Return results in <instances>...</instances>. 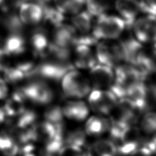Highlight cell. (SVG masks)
Returning <instances> with one entry per match:
<instances>
[{
	"label": "cell",
	"instance_id": "d6a6232c",
	"mask_svg": "<svg viewBox=\"0 0 156 156\" xmlns=\"http://www.w3.org/2000/svg\"><path fill=\"white\" fill-rule=\"evenodd\" d=\"M143 14L156 16V0L143 1Z\"/></svg>",
	"mask_w": 156,
	"mask_h": 156
},
{
	"label": "cell",
	"instance_id": "9a60e30c",
	"mask_svg": "<svg viewBox=\"0 0 156 156\" xmlns=\"http://www.w3.org/2000/svg\"><path fill=\"white\" fill-rule=\"evenodd\" d=\"M60 131H63V125H55L47 120L35 123L33 127L34 140L40 141L44 144L52 140Z\"/></svg>",
	"mask_w": 156,
	"mask_h": 156
},
{
	"label": "cell",
	"instance_id": "83f0119b",
	"mask_svg": "<svg viewBox=\"0 0 156 156\" xmlns=\"http://www.w3.org/2000/svg\"><path fill=\"white\" fill-rule=\"evenodd\" d=\"M0 151L5 156H16L19 151V145L7 133L0 135Z\"/></svg>",
	"mask_w": 156,
	"mask_h": 156
},
{
	"label": "cell",
	"instance_id": "ffe728a7",
	"mask_svg": "<svg viewBox=\"0 0 156 156\" xmlns=\"http://www.w3.org/2000/svg\"><path fill=\"white\" fill-rule=\"evenodd\" d=\"M91 156H116L117 144L114 141L101 140L96 141L89 149Z\"/></svg>",
	"mask_w": 156,
	"mask_h": 156
},
{
	"label": "cell",
	"instance_id": "5b68a950",
	"mask_svg": "<svg viewBox=\"0 0 156 156\" xmlns=\"http://www.w3.org/2000/svg\"><path fill=\"white\" fill-rule=\"evenodd\" d=\"M96 58L98 63L114 68L121 61H125V54L121 43L102 42L96 50Z\"/></svg>",
	"mask_w": 156,
	"mask_h": 156
},
{
	"label": "cell",
	"instance_id": "8992f818",
	"mask_svg": "<svg viewBox=\"0 0 156 156\" xmlns=\"http://www.w3.org/2000/svg\"><path fill=\"white\" fill-rule=\"evenodd\" d=\"M88 102L94 111L101 114H109L116 107L118 101L109 89H94L89 94Z\"/></svg>",
	"mask_w": 156,
	"mask_h": 156
},
{
	"label": "cell",
	"instance_id": "d590c367",
	"mask_svg": "<svg viewBox=\"0 0 156 156\" xmlns=\"http://www.w3.org/2000/svg\"><path fill=\"white\" fill-rule=\"evenodd\" d=\"M8 87L6 81L0 77V100L6 98L8 95Z\"/></svg>",
	"mask_w": 156,
	"mask_h": 156
},
{
	"label": "cell",
	"instance_id": "1f68e13d",
	"mask_svg": "<svg viewBox=\"0 0 156 156\" xmlns=\"http://www.w3.org/2000/svg\"><path fill=\"white\" fill-rule=\"evenodd\" d=\"M4 74V80L10 83H17L21 82L23 79H25L26 76L17 67L11 68L8 67L2 72Z\"/></svg>",
	"mask_w": 156,
	"mask_h": 156
},
{
	"label": "cell",
	"instance_id": "b9f144b4",
	"mask_svg": "<svg viewBox=\"0 0 156 156\" xmlns=\"http://www.w3.org/2000/svg\"><path fill=\"white\" fill-rule=\"evenodd\" d=\"M4 1H5V0H0V5H2V4H3Z\"/></svg>",
	"mask_w": 156,
	"mask_h": 156
},
{
	"label": "cell",
	"instance_id": "603a6c76",
	"mask_svg": "<svg viewBox=\"0 0 156 156\" xmlns=\"http://www.w3.org/2000/svg\"><path fill=\"white\" fill-rule=\"evenodd\" d=\"M55 6L64 15H74L80 11L85 4V0H53Z\"/></svg>",
	"mask_w": 156,
	"mask_h": 156
},
{
	"label": "cell",
	"instance_id": "4fadbf2b",
	"mask_svg": "<svg viewBox=\"0 0 156 156\" xmlns=\"http://www.w3.org/2000/svg\"><path fill=\"white\" fill-rule=\"evenodd\" d=\"M78 35L79 33L73 26L63 23L55 27L52 42L57 46L70 49L75 45Z\"/></svg>",
	"mask_w": 156,
	"mask_h": 156
},
{
	"label": "cell",
	"instance_id": "ac0fdd59",
	"mask_svg": "<svg viewBox=\"0 0 156 156\" xmlns=\"http://www.w3.org/2000/svg\"><path fill=\"white\" fill-rule=\"evenodd\" d=\"M31 45L34 54L43 58H45L52 45L46 34L43 30H37L31 37Z\"/></svg>",
	"mask_w": 156,
	"mask_h": 156
},
{
	"label": "cell",
	"instance_id": "6da1fadb",
	"mask_svg": "<svg viewBox=\"0 0 156 156\" xmlns=\"http://www.w3.org/2000/svg\"><path fill=\"white\" fill-rule=\"evenodd\" d=\"M127 28L126 23L120 16L107 13L97 17L92 28V35L98 40L115 39L119 37Z\"/></svg>",
	"mask_w": 156,
	"mask_h": 156
},
{
	"label": "cell",
	"instance_id": "4dcf8cb0",
	"mask_svg": "<svg viewBox=\"0 0 156 156\" xmlns=\"http://www.w3.org/2000/svg\"><path fill=\"white\" fill-rule=\"evenodd\" d=\"M140 127L142 130L147 133H156V112H147L142 118Z\"/></svg>",
	"mask_w": 156,
	"mask_h": 156
},
{
	"label": "cell",
	"instance_id": "e0dca14e",
	"mask_svg": "<svg viewBox=\"0 0 156 156\" xmlns=\"http://www.w3.org/2000/svg\"><path fill=\"white\" fill-rule=\"evenodd\" d=\"M26 99L20 90L13 93L8 99L4 107V111L6 117H15L25 111Z\"/></svg>",
	"mask_w": 156,
	"mask_h": 156
},
{
	"label": "cell",
	"instance_id": "7c38bea8",
	"mask_svg": "<svg viewBox=\"0 0 156 156\" xmlns=\"http://www.w3.org/2000/svg\"><path fill=\"white\" fill-rule=\"evenodd\" d=\"M18 9V15L23 25H37L44 20V7L37 2L27 1Z\"/></svg>",
	"mask_w": 156,
	"mask_h": 156
},
{
	"label": "cell",
	"instance_id": "8fae6325",
	"mask_svg": "<svg viewBox=\"0 0 156 156\" xmlns=\"http://www.w3.org/2000/svg\"><path fill=\"white\" fill-rule=\"evenodd\" d=\"M114 74V82L125 88L126 90L135 83L141 81L144 82V78L138 68L129 63L118 66L115 68Z\"/></svg>",
	"mask_w": 156,
	"mask_h": 156
},
{
	"label": "cell",
	"instance_id": "f546056e",
	"mask_svg": "<svg viewBox=\"0 0 156 156\" xmlns=\"http://www.w3.org/2000/svg\"><path fill=\"white\" fill-rule=\"evenodd\" d=\"M44 117L45 120L52 123L53 125H63L64 115L61 107L55 105L48 107L44 112Z\"/></svg>",
	"mask_w": 156,
	"mask_h": 156
},
{
	"label": "cell",
	"instance_id": "44dd1931",
	"mask_svg": "<svg viewBox=\"0 0 156 156\" xmlns=\"http://www.w3.org/2000/svg\"><path fill=\"white\" fill-rule=\"evenodd\" d=\"M3 49L9 56H17L26 50V41L21 34H11L6 39Z\"/></svg>",
	"mask_w": 156,
	"mask_h": 156
},
{
	"label": "cell",
	"instance_id": "2e32d148",
	"mask_svg": "<svg viewBox=\"0 0 156 156\" xmlns=\"http://www.w3.org/2000/svg\"><path fill=\"white\" fill-rule=\"evenodd\" d=\"M64 116L70 120L81 121L87 118L89 108L84 102L76 101L67 103L62 107Z\"/></svg>",
	"mask_w": 156,
	"mask_h": 156
},
{
	"label": "cell",
	"instance_id": "277c9868",
	"mask_svg": "<svg viewBox=\"0 0 156 156\" xmlns=\"http://www.w3.org/2000/svg\"><path fill=\"white\" fill-rule=\"evenodd\" d=\"M26 101L37 105H47L54 98V91L46 82L42 80L32 81L19 90Z\"/></svg>",
	"mask_w": 156,
	"mask_h": 156
},
{
	"label": "cell",
	"instance_id": "7a4b0ae2",
	"mask_svg": "<svg viewBox=\"0 0 156 156\" xmlns=\"http://www.w3.org/2000/svg\"><path fill=\"white\" fill-rule=\"evenodd\" d=\"M62 90L69 98H82L90 92V82L84 75L74 69L69 71L61 79Z\"/></svg>",
	"mask_w": 156,
	"mask_h": 156
},
{
	"label": "cell",
	"instance_id": "8d00e7d4",
	"mask_svg": "<svg viewBox=\"0 0 156 156\" xmlns=\"http://www.w3.org/2000/svg\"><path fill=\"white\" fill-rule=\"evenodd\" d=\"M149 145L153 154L156 155V136L149 140Z\"/></svg>",
	"mask_w": 156,
	"mask_h": 156
},
{
	"label": "cell",
	"instance_id": "9c48e42d",
	"mask_svg": "<svg viewBox=\"0 0 156 156\" xmlns=\"http://www.w3.org/2000/svg\"><path fill=\"white\" fill-rule=\"evenodd\" d=\"M115 7L127 28L132 27L139 15L143 13V1L141 0H116Z\"/></svg>",
	"mask_w": 156,
	"mask_h": 156
},
{
	"label": "cell",
	"instance_id": "d4e9b609",
	"mask_svg": "<svg viewBox=\"0 0 156 156\" xmlns=\"http://www.w3.org/2000/svg\"><path fill=\"white\" fill-rule=\"evenodd\" d=\"M142 140L130 138L125 140L117 144L118 153L122 155H134L139 153Z\"/></svg>",
	"mask_w": 156,
	"mask_h": 156
},
{
	"label": "cell",
	"instance_id": "d6986e66",
	"mask_svg": "<svg viewBox=\"0 0 156 156\" xmlns=\"http://www.w3.org/2000/svg\"><path fill=\"white\" fill-rule=\"evenodd\" d=\"M111 120L102 117L89 118L85 125V133L89 136H98L108 132Z\"/></svg>",
	"mask_w": 156,
	"mask_h": 156
},
{
	"label": "cell",
	"instance_id": "7402d4cb",
	"mask_svg": "<svg viewBox=\"0 0 156 156\" xmlns=\"http://www.w3.org/2000/svg\"><path fill=\"white\" fill-rule=\"evenodd\" d=\"M72 26L80 34H87L92 29V16L86 11H80L73 15Z\"/></svg>",
	"mask_w": 156,
	"mask_h": 156
},
{
	"label": "cell",
	"instance_id": "52a82bcc",
	"mask_svg": "<svg viewBox=\"0 0 156 156\" xmlns=\"http://www.w3.org/2000/svg\"><path fill=\"white\" fill-rule=\"evenodd\" d=\"M136 39L140 43L156 41V16L145 15L139 17L132 26Z\"/></svg>",
	"mask_w": 156,
	"mask_h": 156
},
{
	"label": "cell",
	"instance_id": "836d02e7",
	"mask_svg": "<svg viewBox=\"0 0 156 156\" xmlns=\"http://www.w3.org/2000/svg\"><path fill=\"white\" fill-rule=\"evenodd\" d=\"M20 152L22 156H36L35 147L33 144L27 143L23 144V146L20 149Z\"/></svg>",
	"mask_w": 156,
	"mask_h": 156
},
{
	"label": "cell",
	"instance_id": "f1b7e54d",
	"mask_svg": "<svg viewBox=\"0 0 156 156\" xmlns=\"http://www.w3.org/2000/svg\"><path fill=\"white\" fill-rule=\"evenodd\" d=\"M86 142V133L82 130H74L64 138V144L83 148Z\"/></svg>",
	"mask_w": 156,
	"mask_h": 156
},
{
	"label": "cell",
	"instance_id": "30bf717a",
	"mask_svg": "<svg viewBox=\"0 0 156 156\" xmlns=\"http://www.w3.org/2000/svg\"><path fill=\"white\" fill-rule=\"evenodd\" d=\"M90 79L94 89H109L114 83V71L113 68L98 63L90 69Z\"/></svg>",
	"mask_w": 156,
	"mask_h": 156
},
{
	"label": "cell",
	"instance_id": "4316f807",
	"mask_svg": "<svg viewBox=\"0 0 156 156\" xmlns=\"http://www.w3.org/2000/svg\"><path fill=\"white\" fill-rule=\"evenodd\" d=\"M4 26L11 34H21L23 28V23L21 22L19 15L16 13L9 12L4 19Z\"/></svg>",
	"mask_w": 156,
	"mask_h": 156
},
{
	"label": "cell",
	"instance_id": "74e56055",
	"mask_svg": "<svg viewBox=\"0 0 156 156\" xmlns=\"http://www.w3.org/2000/svg\"><path fill=\"white\" fill-rule=\"evenodd\" d=\"M27 1H28V0H11L12 4L14 5L15 8H19L21 4Z\"/></svg>",
	"mask_w": 156,
	"mask_h": 156
},
{
	"label": "cell",
	"instance_id": "3957f363",
	"mask_svg": "<svg viewBox=\"0 0 156 156\" xmlns=\"http://www.w3.org/2000/svg\"><path fill=\"white\" fill-rule=\"evenodd\" d=\"M72 69H74V66L70 63L48 60L39 65H36L30 78L58 81L67 72Z\"/></svg>",
	"mask_w": 156,
	"mask_h": 156
},
{
	"label": "cell",
	"instance_id": "f35d334b",
	"mask_svg": "<svg viewBox=\"0 0 156 156\" xmlns=\"http://www.w3.org/2000/svg\"><path fill=\"white\" fill-rule=\"evenodd\" d=\"M6 114H5L4 109L0 108V125L2 122H4V121L6 120Z\"/></svg>",
	"mask_w": 156,
	"mask_h": 156
},
{
	"label": "cell",
	"instance_id": "60d3db41",
	"mask_svg": "<svg viewBox=\"0 0 156 156\" xmlns=\"http://www.w3.org/2000/svg\"><path fill=\"white\" fill-rule=\"evenodd\" d=\"M154 52H155V55H156V41H155V44L154 45Z\"/></svg>",
	"mask_w": 156,
	"mask_h": 156
},
{
	"label": "cell",
	"instance_id": "cb8c5ba5",
	"mask_svg": "<svg viewBox=\"0 0 156 156\" xmlns=\"http://www.w3.org/2000/svg\"><path fill=\"white\" fill-rule=\"evenodd\" d=\"M42 6L44 7V20L43 21L55 26V28L63 23V21L65 20V15L59 11L55 6H49L47 4L42 5Z\"/></svg>",
	"mask_w": 156,
	"mask_h": 156
},
{
	"label": "cell",
	"instance_id": "484cf974",
	"mask_svg": "<svg viewBox=\"0 0 156 156\" xmlns=\"http://www.w3.org/2000/svg\"><path fill=\"white\" fill-rule=\"evenodd\" d=\"M87 11L92 16L98 17L106 13L110 6L109 0H85Z\"/></svg>",
	"mask_w": 156,
	"mask_h": 156
},
{
	"label": "cell",
	"instance_id": "ba28073f",
	"mask_svg": "<svg viewBox=\"0 0 156 156\" xmlns=\"http://www.w3.org/2000/svg\"><path fill=\"white\" fill-rule=\"evenodd\" d=\"M149 91L144 81L138 82L127 88L125 100L137 112L141 113L148 108Z\"/></svg>",
	"mask_w": 156,
	"mask_h": 156
},
{
	"label": "cell",
	"instance_id": "ab89813d",
	"mask_svg": "<svg viewBox=\"0 0 156 156\" xmlns=\"http://www.w3.org/2000/svg\"><path fill=\"white\" fill-rule=\"evenodd\" d=\"M52 0H36V2L41 5H45L50 2Z\"/></svg>",
	"mask_w": 156,
	"mask_h": 156
},
{
	"label": "cell",
	"instance_id": "5bb4252c",
	"mask_svg": "<svg viewBox=\"0 0 156 156\" xmlns=\"http://www.w3.org/2000/svg\"><path fill=\"white\" fill-rule=\"evenodd\" d=\"M91 45L79 44L74 45V65L80 69H91L97 63Z\"/></svg>",
	"mask_w": 156,
	"mask_h": 156
},
{
	"label": "cell",
	"instance_id": "e575fe53",
	"mask_svg": "<svg viewBox=\"0 0 156 156\" xmlns=\"http://www.w3.org/2000/svg\"><path fill=\"white\" fill-rule=\"evenodd\" d=\"M9 56L3 48H0V72H3L8 67H9L8 63Z\"/></svg>",
	"mask_w": 156,
	"mask_h": 156
}]
</instances>
